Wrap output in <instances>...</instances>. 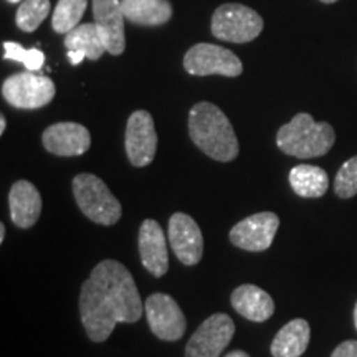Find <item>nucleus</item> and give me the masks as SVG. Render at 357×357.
Returning <instances> with one entry per match:
<instances>
[{"mask_svg": "<svg viewBox=\"0 0 357 357\" xmlns=\"http://www.w3.org/2000/svg\"><path fill=\"white\" fill-rule=\"evenodd\" d=\"M121 8L126 20L144 26L164 25L172 17L169 0H121Z\"/></svg>", "mask_w": 357, "mask_h": 357, "instance_id": "obj_19", "label": "nucleus"}, {"mask_svg": "<svg viewBox=\"0 0 357 357\" xmlns=\"http://www.w3.org/2000/svg\"><path fill=\"white\" fill-rule=\"evenodd\" d=\"M6 128H7V119H6V116H0V134H3L6 132Z\"/></svg>", "mask_w": 357, "mask_h": 357, "instance_id": "obj_29", "label": "nucleus"}, {"mask_svg": "<svg viewBox=\"0 0 357 357\" xmlns=\"http://www.w3.org/2000/svg\"><path fill=\"white\" fill-rule=\"evenodd\" d=\"M321 2H323V3H334V2H337V0H321Z\"/></svg>", "mask_w": 357, "mask_h": 357, "instance_id": "obj_32", "label": "nucleus"}, {"mask_svg": "<svg viewBox=\"0 0 357 357\" xmlns=\"http://www.w3.org/2000/svg\"><path fill=\"white\" fill-rule=\"evenodd\" d=\"M225 357H250L245 351H231Z\"/></svg>", "mask_w": 357, "mask_h": 357, "instance_id": "obj_28", "label": "nucleus"}, {"mask_svg": "<svg viewBox=\"0 0 357 357\" xmlns=\"http://www.w3.org/2000/svg\"><path fill=\"white\" fill-rule=\"evenodd\" d=\"M190 139L218 162H230L240 153L238 139L225 113L208 101L197 102L189 113Z\"/></svg>", "mask_w": 357, "mask_h": 357, "instance_id": "obj_2", "label": "nucleus"}, {"mask_svg": "<svg viewBox=\"0 0 357 357\" xmlns=\"http://www.w3.org/2000/svg\"><path fill=\"white\" fill-rule=\"evenodd\" d=\"M42 195L29 181H19L12 185L8 194V207L13 225L19 229L33 227L42 213Z\"/></svg>", "mask_w": 357, "mask_h": 357, "instance_id": "obj_16", "label": "nucleus"}, {"mask_svg": "<svg viewBox=\"0 0 357 357\" xmlns=\"http://www.w3.org/2000/svg\"><path fill=\"white\" fill-rule=\"evenodd\" d=\"M280 218L273 212L253 213L230 230V242L247 252H265L273 243Z\"/></svg>", "mask_w": 357, "mask_h": 357, "instance_id": "obj_11", "label": "nucleus"}, {"mask_svg": "<svg viewBox=\"0 0 357 357\" xmlns=\"http://www.w3.org/2000/svg\"><path fill=\"white\" fill-rule=\"evenodd\" d=\"M124 146H126L129 162L134 167H144L153 162L158 151V134L151 113L137 109L129 116Z\"/></svg>", "mask_w": 357, "mask_h": 357, "instance_id": "obj_10", "label": "nucleus"}, {"mask_svg": "<svg viewBox=\"0 0 357 357\" xmlns=\"http://www.w3.org/2000/svg\"><path fill=\"white\" fill-rule=\"evenodd\" d=\"M184 68L195 77H240L243 65L234 52L213 43H197L189 48L184 56Z\"/></svg>", "mask_w": 357, "mask_h": 357, "instance_id": "obj_7", "label": "nucleus"}, {"mask_svg": "<svg viewBox=\"0 0 357 357\" xmlns=\"http://www.w3.org/2000/svg\"><path fill=\"white\" fill-rule=\"evenodd\" d=\"M336 141L329 123H316L311 114L300 113L276 132V146L298 159H312L328 154Z\"/></svg>", "mask_w": 357, "mask_h": 357, "instance_id": "obj_3", "label": "nucleus"}, {"mask_svg": "<svg viewBox=\"0 0 357 357\" xmlns=\"http://www.w3.org/2000/svg\"><path fill=\"white\" fill-rule=\"evenodd\" d=\"M6 240V225L3 223H0V243Z\"/></svg>", "mask_w": 357, "mask_h": 357, "instance_id": "obj_30", "label": "nucleus"}, {"mask_svg": "<svg viewBox=\"0 0 357 357\" xmlns=\"http://www.w3.org/2000/svg\"><path fill=\"white\" fill-rule=\"evenodd\" d=\"M334 192L341 199H351L357 194V155L346 160L337 171Z\"/></svg>", "mask_w": 357, "mask_h": 357, "instance_id": "obj_25", "label": "nucleus"}, {"mask_svg": "<svg viewBox=\"0 0 357 357\" xmlns=\"http://www.w3.org/2000/svg\"><path fill=\"white\" fill-rule=\"evenodd\" d=\"M7 2H10V3H20L22 0H7Z\"/></svg>", "mask_w": 357, "mask_h": 357, "instance_id": "obj_33", "label": "nucleus"}, {"mask_svg": "<svg viewBox=\"0 0 357 357\" xmlns=\"http://www.w3.org/2000/svg\"><path fill=\"white\" fill-rule=\"evenodd\" d=\"M86 58V53L82 50H68V60L71 65H79Z\"/></svg>", "mask_w": 357, "mask_h": 357, "instance_id": "obj_27", "label": "nucleus"}, {"mask_svg": "<svg viewBox=\"0 0 357 357\" xmlns=\"http://www.w3.org/2000/svg\"><path fill=\"white\" fill-rule=\"evenodd\" d=\"M73 195L83 215L98 225L111 227L119 222L123 207L108 185L93 174H78L73 178Z\"/></svg>", "mask_w": 357, "mask_h": 357, "instance_id": "obj_4", "label": "nucleus"}, {"mask_svg": "<svg viewBox=\"0 0 357 357\" xmlns=\"http://www.w3.org/2000/svg\"><path fill=\"white\" fill-rule=\"evenodd\" d=\"M211 30L223 42L248 43L263 32V19L243 3H223L213 12Z\"/></svg>", "mask_w": 357, "mask_h": 357, "instance_id": "obj_5", "label": "nucleus"}, {"mask_svg": "<svg viewBox=\"0 0 357 357\" xmlns=\"http://www.w3.org/2000/svg\"><path fill=\"white\" fill-rule=\"evenodd\" d=\"M88 0H58L55 12L52 15V26L56 33H68L78 26Z\"/></svg>", "mask_w": 357, "mask_h": 357, "instance_id": "obj_22", "label": "nucleus"}, {"mask_svg": "<svg viewBox=\"0 0 357 357\" xmlns=\"http://www.w3.org/2000/svg\"><path fill=\"white\" fill-rule=\"evenodd\" d=\"M93 17L106 52L114 56L121 55L126 48V35H124L126 17L123 13L121 0H93Z\"/></svg>", "mask_w": 357, "mask_h": 357, "instance_id": "obj_14", "label": "nucleus"}, {"mask_svg": "<svg viewBox=\"0 0 357 357\" xmlns=\"http://www.w3.org/2000/svg\"><path fill=\"white\" fill-rule=\"evenodd\" d=\"M151 331L162 341H177L184 336L187 321L177 301L166 293H154L144 305Z\"/></svg>", "mask_w": 357, "mask_h": 357, "instance_id": "obj_9", "label": "nucleus"}, {"mask_svg": "<svg viewBox=\"0 0 357 357\" xmlns=\"http://www.w3.org/2000/svg\"><path fill=\"white\" fill-rule=\"evenodd\" d=\"M289 185L300 197L318 199L328 192L329 178L324 169L300 164L289 171Z\"/></svg>", "mask_w": 357, "mask_h": 357, "instance_id": "obj_20", "label": "nucleus"}, {"mask_svg": "<svg viewBox=\"0 0 357 357\" xmlns=\"http://www.w3.org/2000/svg\"><path fill=\"white\" fill-rule=\"evenodd\" d=\"M66 50H82L86 53V58L91 61L100 60L106 53V47L102 43L98 32V26L95 22L93 24H82L75 26L71 32L66 33L65 37Z\"/></svg>", "mask_w": 357, "mask_h": 357, "instance_id": "obj_21", "label": "nucleus"}, {"mask_svg": "<svg viewBox=\"0 0 357 357\" xmlns=\"http://www.w3.org/2000/svg\"><path fill=\"white\" fill-rule=\"evenodd\" d=\"M55 83L35 71H24L8 77L2 83V96L17 109H38L55 98Z\"/></svg>", "mask_w": 357, "mask_h": 357, "instance_id": "obj_6", "label": "nucleus"}, {"mask_svg": "<svg viewBox=\"0 0 357 357\" xmlns=\"http://www.w3.org/2000/svg\"><path fill=\"white\" fill-rule=\"evenodd\" d=\"M139 255L142 266L155 278L167 273L169 255L166 235L153 218H146L139 229Z\"/></svg>", "mask_w": 357, "mask_h": 357, "instance_id": "obj_15", "label": "nucleus"}, {"mask_svg": "<svg viewBox=\"0 0 357 357\" xmlns=\"http://www.w3.org/2000/svg\"><path fill=\"white\" fill-rule=\"evenodd\" d=\"M354 326L357 329V303H356V307H354Z\"/></svg>", "mask_w": 357, "mask_h": 357, "instance_id": "obj_31", "label": "nucleus"}, {"mask_svg": "<svg viewBox=\"0 0 357 357\" xmlns=\"http://www.w3.org/2000/svg\"><path fill=\"white\" fill-rule=\"evenodd\" d=\"M3 58L6 60H13V61H19L25 66L29 71H37L42 70V66L45 63V55L43 52H40L38 48H26L22 47V45L15 43V42H6L3 43Z\"/></svg>", "mask_w": 357, "mask_h": 357, "instance_id": "obj_24", "label": "nucleus"}, {"mask_svg": "<svg viewBox=\"0 0 357 357\" xmlns=\"http://www.w3.org/2000/svg\"><path fill=\"white\" fill-rule=\"evenodd\" d=\"M311 329L307 321L298 318L284 324L271 342L273 357H300L310 344Z\"/></svg>", "mask_w": 357, "mask_h": 357, "instance_id": "obj_18", "label": "nucleus"}, {"mask_svg": "<svg viewBox=\"0 0 357 357\" xmlns=\"http://www.w3.org/2000/svg\"><path fill=\"white\" fill-rule=\"evenodd\" d=\"M169 243L177 260L185 266H194L202 260L204 236L200 227L187 213L177 212L169 220Z\"/></svg>", "mask_w": 357, "mask_h": 357, "instance_id": "obj_12", "label": "nucleus"}, {"mask_svg": "<svg viewBox=\"0 0 357 357\" xmlns=\"http://www.w3.org/2000/svg\"><path fill=\"white\" fill-rule=\"evenodd\" d=\"M50 13V0H22L15 15V24L22 32L32 33Z\"/></svg>", "mask_w": 357, "mask_h": 357, "instance_id": "obj_23", "label": "nucleus"}, {"mask_svg": "<svg viewBox=\"0 0 357 357\" xmlns=\"http://www.w3.org/2000/svg\"><path fill=\"white\" fill-rule=\"evenodd\" d=\"M331 357H357V341H344L334 349Z\"/></svg>", "mask_w": 357, "mask_h": 357, "instance_id": "obj_26", "label": "nucleus"}, {"mask_svg": "<svg viewBox=\"0 0 357 357\" xmlns=\"http://www.w3.org/2000/svg\"><path fill=\"white\" fill-rule=\"evenodd\" d=\"M42 142L50 154L60 158H77L89 149L91 134L83 124L71 121L56 123L45 129Z\"/></svg>", "mask_w": 357, "mask_h": 357, "instance_id": "obj_13", "label": "nucleus"}, {"mask_svg": "<svg viewBox=\"0 0 357 357\" xmlns=\"http://www.w3.org/2000/svg\"><path fill=\"white\" fill-rule=\"evenodd\" d=\"M144 306L131 271L116 260H102L93 268L79 294V314L93 342L106 341L116 324L136 323Z\"/></svg>", "mask_w": 357, "mask_h": 357, "instance_id": "obj_1", "label": "nucleus"}, {"mask_svg": "<svg viewBox=\"0 0 357 357\" xmlns=\"http://www.w3.org/2000/svg\"><path fill=\"white\" fill-rule=\"evenodd\" d=\"M235 334V323L225 312L207 318L187 342L185 357H218L230 344Z\"/></svg>", "mask_w": 357, "mask_h": 357, "instance_id": "obj_8", "label": "nucleus"}, {"mask_svg": "<svg viewBox=\"0 0 357 357\" xmlns=\"http://www.w3.org/2000/svg\"><path fill=\"white\" fill-rule=\"evenodd\" d=\"M230 300L234 310L253 323H265L275 312L273 298L255 284H242L235 288Z\"/></svg>", "mask_w": 357, "mask_h": 357, "instance_id": "obj_17", "label": "nucleus"}]
</instances>
